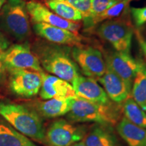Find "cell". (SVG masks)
Wrapping results in <instances>:
<instances>
[{"mask_svg": "<svg viewBox=\"0 0 146 146\" xmlns=\"http://www.w3.org/2000/svg\"><path fill=\"white\" fill-rule=\"evenodd\" d=\"M5 1H6V0H0V10H1V8H2L3 5L4 4Z\"/></svg>", "mask_w": 146, "mask_h": 146, "instance_id": "cell-30", "label": "cell"}, {"mask_svg": "<svg viewBox=\"0 0 146 146\" xmlns=\"http://www.w3.org/2000/svg\"><path fill=\"white\" fill-rule=\"evenodd\" d=\"M103 85L107 96L111 101L116 104H123L131 97V89L125 82L106 66L104 74L98 79Z\"/></svg>", "mask_w": 146, "mask_h": 146, "instance_id": "cell-15", "label": "cell"}, {"mask_svg": "<svg viewBox=\"0 0 146 146\" xmlns=\"http://www.w3.org/2000/svg\"><path fill=\"white\" fill-rule=\"evenodd\" d=\"M131 98L146 112V65L140 61L131 89Z\"/></svg>", "mask_w": 146, "mask_h": 146, "instance_id": "cell-20", "label": "cell"}, {"mask_svg": "<svg viewBox=\"0 0 146 146\" xmlns=\"http://www.w3.org/2000/svg\"><path fill=\"white\" fill-rule=\"evenodd\" d=\"M45 4L63 19L75 23H80L83 21L81 14L63 0H45Z\"/></svg>", "mask_w": 146, "mask_h": 146, "instance_id": "cell-22", "label": "cell"}, {"mask_svg": "<svg viewBox=\"0 0 146 146\" xmlns=\"http://www.w3.org/2000/svg\"><path fill=\"white\" fill-rule=\"evenodd\" d=\"M87 130L69 120H54L45 130L44 143L47 146H72L83 139Z\"/></svg>", "mask_w": 146, "mask_h": 146, "instance_id": "cell-6", "label": "cell"}, {"mask_svg": "<svg viewBox=\"0 0 146 146\" xmlns=\"http://www.w3.org/2000/svg\"><path fill=\"white\" fill-rule=\"evenodd\" d=\"M131 1V0H120L119 2L104 12L98 15L92 16L87 21L83 22L84 28L89 31L90 29H93L94 26H96L98 23L118 17L120 14L123 13Z\"/></svg>", "mask_w": 146, "mask_h": 146, "instance_id": "cell-21", "label": "cell"}, {"mask_svg": "<svg viewBox=\"0 0 146 146\" xmlns=\"http://www.w3.org/2000/svg\"><path fill=\"white\" fill-rule=\"evenodd\" d=\"M122 106L124 116L135 125L146 129V112L131 97L127 98Z\"/></svg>", "mask_w": 146, "mask_h": 146, "instance_id": "cell-23", "label": "cell"}, {"mask_svg": "<svg viewBox=\"0 0 146 146\" xmlns=\"http://www.w3.org/2000/svg\"><path fill=\"white\" fill-rule=\"evenodd\" d=\"M120 1V0H91V17L104 12Z\"/></svg>", "mask_w": 146, "mask_h": 146, "instance_id": "cell-26", "label": "cell"}, {"mask_svg": "<svg viewBox=\"0 0 146 146\" xmlns=\"http://www.w3.org/2000/svg\"><path fill=\"white\" fill-rule=\"evenodd\" d=\"M131 12L136 28L146 24V7L131 8Z\"/></svg>", "mask_w": 146, "mask_h": 146, "instance_id": "cell-27", "label": "cell"}, {"mask_svg": "<svg viewBox=\"0 0 146 146\" xmlns=\"http://www.w3.org/2000/svg\"><path fill=\"white\" fill-rule=\"evenodd\" d=\"M39 96L41 99L45 100L53 98L69 99L76 97L70 83L44 72H42V85Z\"/></svg>", "mask_w": 146, "mask_h": 146, "instance_id": "cell-14", "label": "cell"}, {"mask_svg": "<svg viewBox=\"0 0 146 146\" xmlns=\"http://www.w3.org/2000/svg\"><path fill=\"white\" fill-rule=\"evenodd\" d=\"M122 112L120 104L112 101L98 104L76 97L71 100L70 110L67 118L72 123H94L113 127L120 120Z\"/></svg>", "mask_w": 146, "mask_h": 146, "instance_id": "cell-2", "label": "cell"}, {"mask_svg": "<svg viewBox=\"0 0 146 146\" xmlns=\"http://www.w3.org/2000/svg\"><path fill=\"white\" fill-rule=\"evenodd\" d=\"M72 59L86 76L98 81L106 70V64L99 49L82 44L71 47Z\"/></svg>", "mask_w": 146, "mask_h": 146, "instance_id": "cell-7", "label": "cell"}, {"mask_svg": "<svg viewBox=\"0 0 146 146\" xmlns=\"http://www.w3.org/2000/svg\"><path fill=\"white\" fill-rule=\"evenodd\" d=\"M72 146H85V145L83 143V141H80V142H78V143H76L75 144H74V145H72Z\"/></svg>", "mask_w": 146, "mask_h": 146, "instance_id": "cell-29", "label": "cell"}, {"mask_svg": "<svg viewBox=\"0 0 146 146\" xmlns=\"http://www.w3.org/2000/svg\"><path fill=\"white\" fill-rule=\"evenodd\" d=\"M7 71L11 69H27L43 72L41 64L28 41L10 45L3 55Z\"/></svg>", "mask_w": 146, "mask_h": 146, "instance_id": "cell-9", "label": "cell"}, {"mask_svg": "<svg viewBox=\"0 0 146 146\" xmlns=\"http://www.w3.org/2000/svg\"><path fill=\"white\" fill-rule=\"evenodd\" d=\"M106 64L112 71L119 76L131 89L140 61L135 60L131 54L114 52L108 53L106 56Z\"/></svg>", "mask_w": 146, "mask_h": 146, "instance_id": "cell-11", "label": "cell"}, {"mask_svg": "<svg viewBox=\"0 0 146 146\" xmlns=\"http://www.w3.org/2000/svg\"><path fill=\"white\" fill-rule=\"evenodd\" d=\"M0 146H37L29 137L0 119Z\"/></svg>", "mask_w": 146, "mask_h": 146, "instance_id": "cell-19", "label": "cell"}, {"mask_svg": "<svg viewBox=\"0 0 146 146\" xmlns=\"http://www.w3.org/2000/svg\"><path fill=\"white\" fill-rule=\"evenodd\" d=\"M78 10L83 16V22L91 17V0H63Z\"/></svg>", "mask_w": 146, "mask_h": 146, "instance_id": "cell-25", "label": "cell"}, {"mask_svg": "<svg viewBox=\"0 0 146 146\" xmlns=\"http://www.w3.org/2000/svg\"><path fill=\"white\" fill-rule=\"evenodd\" d=\"M31 50L42 68L54 76L72 83L74 78L81 75L77 64L72 59L71 47L37 39L33 42Z\"/></svg>", "mask_w": 146, "mask_h": 146, "instance_id": "cell-1", "label": "cell"}, {"mask_svg": "<svg viewBox=\"0 0 146 146\" xmlns=\"http://www.w3.org/2000/svg\"><path fill=\"white\" fill-rule=\"evenodd\" d=\"M134 30L127 18L108 20L102 23L95 31L100 39L110 43L115 50L130 54Z\"/></svg>", "mask_w": 146, "mask_h": 146, "instance_id": "cell-5", "label": "cell"}, {"mask_svg": "<svg viewBox=\"0 0 146 146\" xmlns=\"http://www.w3.org/2000/svg\"><path fill=\"white\" fill-rule=\"evenodd\" d=\"M135 33L139 44L146 59V24L139 28H136Z\"/></svg>", "mask_w": 146, "mask_h": 146, "instance_id": "cell-28", "label": "cell"}, {"mask_svg": "<svg viewBox=\"0 0 146 146\" xmlns=\"http://www.w3.org/2000/svg\"><path fill=\"white\" fill-rule=\"evenodd\" d=\"M0 116L24 135L44 143L45 129L36 110L21 104L0 102Z\"/></svg>", "mask_w": 146, "mask_h": 146, "instance_id": "cell-3", "label": "cell"}, {"mask_svg": "<svg viewBox=\"0 0 146 146\" xmlns=\"http://www.w3.org/2000/svg\"><path fill=\"white\" fill-rule=\"evenodd\" d=\"M0 31L16 41L25 42L31 35L25 0H6L0 10Z\"/></svg>", "mask_w": 146, "mask_h": 146, "instance_id": "cell-4", "label": "cell"}, {"mask_svg": "<svg viewBox=\"0 0 146 146\" xmlns=\"http://www.w3.org/2000/svg\"><path fill=\"white\" fill-rule=\"evenodd\" d=\"M33 29L36 35L51 43L72 47L82 44L85 38L78 33L45 23H33Z\"/></svg>", "mask_w": 146, "mask_h": 146, "instance_id": "cell-12", "label": "cell"}, {"mask_svg": "<svg viewBox=\"0 0 146 146\" xmlns=\"http://www.w3.org/2000/svg\"><path fill=\"white\" fill-rule=\"evenodd\" d=\"M116 131L129 146H146V129L135 125L125 116L116 124Z\"/></svg>", "mask_w": 146, "mask_h": 146, "instance_id": "cell-17", "label": "cell"}, {"mask_svg": "<svg viewBox=\"0 0 146 146\" xmlns=\"http://www.w3.org/2000/svg\"><path fill=\"white\" fill-rule=\"evenodd\" d=\"M10 45V43L8 38L0 31V87L4 84L8 74V71L3 62V55Z\"/></svg>", "mask_w": 146, "mask_h": 146, "instance_id": "cell-24", "label": "cell"}, {"mask_svg": "<svg viewBox=\"0 0 146 146\" xmlns=\"http://www.w3.org/2000/svg\"><path fill=\"white\" fill-rule=\"evenodd\" d=\"M85 146H121L113 127L94 123L82 140Z\"/></svg>", "mask_w": 146, "mask_h": 146, "instance_id": "cell-16", "label": "cell"}, {"mask_svg": "<svg viewBox=\"0 0 146 146\" xmlns=\"http://www.w3.org/2000/svg\"><path fill=\"white\" fill-rule=\"evenodd\" d=\"M8 74L9 89L14 94L21 98H29L39 93L42 85V72L27 69H11L8 70Z\"/></svg>", "mask_w": 146, "mask_h": 146, "instance_id": "cell-8", "label": "cell"}, {"mask_svg": "<svg viewBox=\"0 0 146 146\" xmlns=\"http://www.w3.org/2000/svg\"><path fill=\"white\" fill-rule=\"evenodd\" d=\"M27 9L33 23H45L74 33H78L81 28L80 23L63 19L50 10L46 5L35 1L27 2Z\"/></svg>", "mask_w": 146, "mask_h": 146, "instance_id": "cell-10", "label": "cell"}, {"mask_svg": "<svg viewBox=\"0 0 146 146\" xmlns=\"http://www.w3.org/2000/svg\"><path fill=\"white\" fill-rule=\"evenodd\" d=\"M72 86L78 98L98 104H106L111 101L95 78L79 75L72 82Z\"/></svg>", "mask_w": 146, "mask_h": 146, "instance_id": "cell-13", "label": "cell"}, {"mask_svg": "<svg viewBox=\"0 0 146 146\" xmlns=\"http://www.w3.org/2000/svg\"><path fill=\"white\" fill-rule=\"evenodd\" d=\"M71 100L69 99H53L36 104V112L43 117L51 118H57L67 114L70 112Z\"/></svg>", "mask_w": 146, "mask_h": 146, "instance_id": "cell-18", "label": "cell"}]
</instances>
